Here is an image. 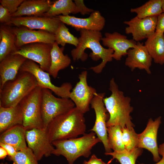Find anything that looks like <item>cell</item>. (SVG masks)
Here are the masks:
<instances>
[{"label":"cell","mask_w":164,"mask_h":164,"mask_svg":"<svg viewBox=\"0 0 164 164\" xmlns=\"http://www.w3.org/2000/svg\"><path fill=\"white\" fill-rule=\"evenodd\" d=\"M56 17L61 22L71 26L77 30L85 29L100 32L104 28L105 23V18L98 11H94L87 18L70 15H60Z\"/></svg>","instance_id":"2e32d148"},{"label":"cell","mask_w":164,"mask_h":164,"mask_svg":"<svg viewBox=\"0 0 164 164\" xmlns=\"http://www.w3.org/2000/svg\"><path fill=\"white\" fill-rule=\"evenodd\" d=\"M26 130L22 125L14 126L1 134L0 143L13 146L17 151L28 147L26 140Z\"/></svg>","instance_id":"603a6c76"},{"label":"cell","mask_w":164,"mask_h":164,"mask_svg":"<svg viewBox=\"0 0 164 164\" xmlns=\"http://www.w3.org/2000/svg\"><path fill=\"white\" fill-rule=\"evenodd\" d=\"M80 31L78 44L71 51L73 60L74 61L80 60L82 61L86 60L88 55L85 50L86 49H90L92 52L89 56L93 60L97 61L100 59H102L100 64L91 67L90 69L96 73H100L107 63L112 61L114 50L109 48H104L101 44L100 41L103 37L100 32L85 29H81Z\"/></svg>","instance_id":"6da1fadb"},{"label":"cell","mask_w":164,"mask_h":164,"mask_svg":"<svg viewBox=\"0 0 164 164\" xmlns=\"http://www.w3.org/2000/svg\"><path fill=\"white\" fill-rule=\"evenodd\" d=\"M16 36L11 26L1 24L0 26V61L17 50Z\"/></svg>","instance_id":"d4e9b609"},{"label":"cell","mask_w":164,"mask_h":164,"mask_svg":"<svg viewBox=\"0 0 164 164\" xmlns=\"http://www.w3.org/2000/svg\"><path fill=\"white\" fill-rule=\"evenodd\" d=\"M37 80L31 73L19 71L13 80L6 82L0 89V106H15L37 86Z\"/></svg>","instance_id":"5b68a950"},{"label":"cell","mask_w":164,"mask_h":164,"mask_svg":"<svg viewBox=\"0 0 164 164\" xmlns=\"http://www.w3.org/2000/svg\"><path fill=\"white\" fill-rule=\"evenodd\" d=\"M12 15L8 10L0 5V22L1 24L11 26Z\"/></svg>","instance_id":"e575fe53"},{"label":"cell","mask_w":164,"mask_h":164,"mask_svg":"<svg viewBox=\"0 0 164 164\" xmlns=\"http://www.w3.org/2000/svg\"><path fill=\"white\" fill-rule=\"evenodd\" d=\"M161 123L160 117L154 121L150 118L145 129L138 134L137 147L146 149L151 152L153 156V160L156 162L161 159L157 142L158 131Z\"/></svg>","instance_id":"e0dca14e"},{"label":"cell","mask_w":164,"mask_h":164,"mask_svg":"<svg viewBox=\"0 0 164 164\" xmlns=\"http://www.w3.org/2000/svg\"><path fill=\"white\" fill-rule=\"evenodd\" d=\"M84 114L75 107L52 120L47 128L51 143L84 134L86 126Z\"/></svg>","instance_id":"7a4b0ae2"},{"label":"cell","mask_w":164,"mask_h":164,"mask_svg":"<svg viewBox=\"0 0 164 164\" xmlns=\"http://www.w3.org/2000/svg\"><path fill=\"white\" fill-rule=\"evenodd\" d=\"M109 89L111 93V95L103 99L109 115L106 123L107 127L119 125L122 128H133L134 125L130 115L133 110L130 105L131 98L125 96L123 92L119 89L114 78L110 81Z\"/></svg>","instance_id":"3957f363"},{"label":"cell","mask_w":164,"mask_h":164,"mask_svg":"<svg viewBox=\"0 0 164 164\" xmlns=\"http://www.w3.org/2000/svg\"><path fill=\"white\" fill-rule=\"evenodd\" d=\"M162 0H150L139 7L131 8L130 12L136 13L140 18L157 17L162 13Z\"/></svg>","instance_id":"83f0119b"},{"label":"cell","mask_w":164,"mask_h":164,"mask_svg":"<svg viewBox=\"0 0 164 164\" xmlns=\"http://www.w3.org/2000/svg\"><path fill=\"white\" fill-rule=\"evenodd\" d=\"M12 29L16 36L17 50L28 44L43 43L53 44L55 42V35L47 31L35 30L23 26H14Z\"/></svg>","instance_id":"9a60e30c"},{"label":"cell","mask_w":164,"mask_h":164,"mask_svg":"<svg viewBox=\"0 0 164 164\" xmlns=\"http://www.w3.org/2000/svg\"><path fill=\"white\" fill-rule=\"evenodd\" d=\"M24 0H0V4L6 9L11 15L15 12Z\"/></svg>","instance_id":"836d02e7"},{"label":"cell","mask_w":164,"mask_h":164,"mask_svg":"<svg viewBox=\"0 0 164 164\" xmlns=\"http://www.w3.org/2000/svg\"><path fill=\"white\" fill-rule=\"evenodd\" d=\"M122 140L125 149L130 151L137 147L138 134L136 133L133 128H122Z\"/></svg>","instance_id":"d6a6232c"},{"label":"cell","mask_w":164,"mask_h":164,"mask_svg":"<svg viewBox=\"0 0 164 164\" xmlns=\"http://www.w3.org/2000/svg\"><path fill=\"white\" fill-rule=\"evenodd\" d=\"M64 47H60L55 42L51 51V63L48 72L50 75L56 78L59 71L68 67L71 60L68 55L63 53Z\"/></svg>","instance_id":"cb8c5ba5"},{"label":"cell","mask_w":164,"mask_h":164,"mask_svg":"<svg viewBox=\"0 0 164 164\" xmlns=\"http://www.w3.org/2000/svg\"><path fill=\"white\" fill-rule=\"evenodd\" d=\"M23 122V113L19 104L14 106L5 108L0 106V133Z\"/></svg>","instance_id":"7402d4cb"},{"label":"cell","mask_w":164,"mask_h":164,"mask_svg":"<svg viewBox=\"0 0 164 164\" xmlns=\"http://www.w3.org/2000/svg\"><path fill=\"white\" fill-rule=\"evenodd\" d=\"M113 159H112L106 163L101 159L98 158L95 155L93 154L88 161H84L82 164H109L111 163Z\"/></svg>","instance_id":"74e56055"},{"label":"cell","mask_w":164,"mask_h":164,"mask_svg":"<svg viewBox=\"0 0 164 164\" xmlns=\"http://www.w3.org/2000/svg\"><path fill=\"white\" fill-rule=\"evenodd\" d=\"M155 32L163 34L164 33V13L157 16V21Z\"/></svg>","instance_id":"8d00e7d4"},{"label":"cell","mask_w":164,"mask_h":164,"mask_svg":"<svg viewBox=\"0 0 164 164\" xmlns=\"http://www.w3.org/2000/svg\"><path fill=\"white\" fill-rule=\"evenodd\" d=\"M162 12L164 13V0H162Z\"/></svg>","instance_id":"7bdbcfd3"},{"label":"cell","mask_w":164,"mask_h":164,"mask_svg":"<svg viewBox=\"0 0 164 164\" xmlns=\"http://www.w3.org/2000/svg\"><path fill=\"white\" fill-rule=\"evenodd\" d=\"M109 146L114 151L125 149L122 139V128L119 125L109 126L107 128Z\"/></svg>","instance_id":"f546056e"},{"label":"cell","mask_w":164,"mask_h":164,"mask_svg":"<svg viewBox=\"0 0 164 164\" xmlns=\"http://www.w3.org/2000/svg\"><path fill=\"white\" fill-rule=\"evenodd\" d=\"M101 40L104 46L114 50L113 58L117 60L127 55L128 50L134 47L137 43L133 39H128L126 36L116 32L105 33Z\"/></svg>","instance_id":"ac0fdd59"},{"label":"cell","mask_w":164,"mask_h":164,"mask_svg":"<svg viewBox=\"0 0 164 164\" xmlns=\"http://www.w3.org/2000/svg\"><path fill=\"white\" fill-rule=\"evenodd\" d=\"M61 22L56 16H23L12 18V25L47 31L55 34Z\"/></svg>","instance_id":"5bb4252c"},{"label":"cell","mask_w":164,"mask_h":164,"mask_svg":"<svg viewBox=\"0 0 164 164\" xmlns=\"http://www.w3.org/2000/svg\"><path fill=\"white\" fill-rule=\"evenodd\" d=\"M144 45L154 62L164 63V34L155 32L147 39Z\"/></svg>","instance_id":"484cf974"},{"label":"cell","mask_w":164,"mask_h":164,"mask_svg":"<svg viewBox=\"0 0 164 164\" xmlns=\"http://www.w3.org/2000/svg\"><path fill=\"white\" fill-rule=\"evenodd\" d=\"M27 59L20 55L11 54L0 61V89L6 82L16 77Z\"/></svg>","instance_id":"ffe728a7"},{"label":"cell","mask_w":164,"mask_h":164,"mask_svg":"<svg viewBox=\"0 0 164 164\" xmlns=\"http://www.w3.org/2000/svg\"><path fill=\"white\" fill-rule=\"evenodd\" d=\"M155 164H164V158H162L158 162Z\"/></svg>","instance_id":"b9f144b4"},{"label":"cell","mask_w":164,"mask_h":164,"mask_svg":"<svg viewBox=\"0 0 164 164\" xmlns=\"http://www.w3.org/2000/svg\"><path fill=\"white\" fill-rule=\"evenodd\" d=\"M127 56L125 64L132 71L138 68L145 70L148 74L151 73L152 59L142 43L137 42L134 47L128 50Z\"/></svg>","instance_id":"d6986e66"},{"label":"cell","mask_w":164,"mask_h":164,"mask_svg":"<svg viewBox=\"0 0 164 164\" xmlns=\"http://www.w3.org/2000/svg\"><path fill=\"white\" fill-rule=\"evenodd\" d=\"M8 155V154L6 150L2 147H0V159H4Z\"/></svg>","instance_id":"ab89813d"},{"label":"cell","mask_w":164,"mask_h":164,"mask_svg":"<svg viewBox=\"0 0 164 164\" xmlns=\"http://www.w3.org/2000/svg\"><path fill=\"white\" fill-rule=\"evenodd\" d=\"M104 93H96L91 101V108L94 111L96 118L94 124L90 130L94 132L104 146L105 152H111L108 141L107 122L108 119V111L103 102Z\"/></svg>","instance_id":"9c48e42d"},{"label":"cell","mask_w":164,"mask_h":164,"mask_svg":"<svg viewBox=\"0 0 164 164\" xmlns=\"http://www.w3.org/2000/svg\"><path fill=\"white\" fill-rule=\"evenodd\" d=\"M80 12L79 8L71 0H58L52 2L49 11L44 16L54 17L62 14L63 16L69 15Z\"/></svg>","instance_id":"4316f807"},{"label":"cell","mask_w":164,"mask_h":164,"mask_svg":"<svg viewBox=\"0 0 164 164\" xmlns=\"http://www.w3.org/2000/svg\"><path fill=\"white\" fill-rule=\"evenodd\" d=\"M0 164H8V163L7 162L4 163L3 162H1L0 163Z\"/></svg>","instance_id":"ee69618b"},{"label":"cell","mask_w":164,"mask_h":164,"mask_svg":"<svg viewBox=\"0 0 164 164\" xmlns=\"http://www.w3.org/2000/svg\"><path fill=\"white\" fill-rule=\"evenodd\" d=\"M75 105L69 98L57 97L47 89H42L41 113L43 128L56 117L74 108Z\"/></svg>","instance_id":"52a82bcc"},{"label":"cell","mask_w":164,"mask_h":164,"mask_svg":"<svg viewBox=\"0 0 164 164\" xmlns=\"http://www.w3.org/2000/svg\"><path fill=\"white\" fill-rule=\"evenodd\" d=\"M74 2L79 8L80 13L82 15L91 14L94 11L93 9L87 7L85 5L83 0H75Z\"/></svg>","instance_id":"d590c367"},{"label":"cell","mask_w":164,"mask_h":164,"mask_svg":"<svg viewBox=\"0 0 164 164\" xmlns=\"http://www.w3.org/2000/svg\"><path fill=\"white\" fill-rule=\"evenodd\" d=\"M42 90L37 86L19 103L23 113L22 125L26 130L43 128L41 113Z\"/></svg>","instance_id":"8992f818"},{"label":"cell","mask_w":164,"mask_h":164,"mask_svg":"<svg viewBox=\"0 0 164 164\" xmlns=\"http://www.w3.org/2000/svg\"><path fill=\"white\" fill-rule=\"evenodd\" d=\"M55 35V42L62 47H64L66 44L68 43L76 47L78 44V38L71 34L68 28L62 22L60 24Z\"/></svg>","instance_id":"4dcf8cb0"},{"label":"cell","mask_w":164,"mask_h":164,"mask_svg":"<svg viewBox=\"0 0 164 164\" xmlns=\"http://www.w3.org/2000/svg\"><path fill=\"white\" fill-rule=\"evenodd\" d=\"M96 135L94 132H91L79 138L53 141L52 143L55 148L52 154L63 155L68 164H73L79 157H88L93 147L101 142Z\"/></svg>","instance_id":"277c9868"},{"label":"cell","mask_w":164,"mask_h":164,"mask_svg":"<svg viewBox=\"0 0 164 164\" xmlns=\"http://www.w3.org/2000/svg\"><path fill=\"white\" fill-rule=\"evenodd\" d=\"M19 71L26 72L32 74L36 79L38 86L42 89H47L62 98H69L72 85L69 82L63 83L60 87L55 85L51 81L50 75L42 70L39 65L27 59L21 67Z\"/></svg>","instance_id":"ba28073f"},{"label":"cell","mask_w":164,"mask_h":164,"mask_svg":"<svg viewBox=\"0 0 164 164\" xmlns=\"http://www.w3.org/2000/svg\"><path fill=\"white\" fill-rule=\"evenodd\" d=\"M14 164H39L32 151L28 147L18 151L12 157H9Z\"/></svg>","instance_id":"1f68e13d"},{"label":"cell","mask_w":164,"mask_h":164,"mask_svg":"<svg viewBox=\"0 0 164 164\" xmlns=\"http://www.w3.org/2000/svg\"><path fill=\"white\" fill-rule=\"evenodd\" d=\"M159 154L164 158V142L159 145L158 148Z\"/></svg>","instance_id":"60d3db41"},{"label":"cell","mask_w":164,"mask_h":164,"mask_svg":"<svg viewBox=\"0 0 164 164\" xmlns=\"http://www.w3.org/2000/svg\"><path fill=\"white\" fill-rule=\"evenodd\" d=\"M157 21V16L140 18L136 16L124 22L128 26L125 28V32L131 34L132 39L136 42H140L155 32Z\"/></svg>","instance_id":"4fadbf2b"},{"label":"cell","mask_w":164,"mask_h":164,"mask_svg":"<svg viewBox=\"0 0 164 164\" xmlns=\"http://www.w3.org/2000/svg\"><path fill=\"white\" fill-rule=\"evenodd\" d=\"M142 152V148L136 147L130 151L125 149L105 153V154L112 156L113 159H117L121 164H135L137 159Z\"/></svg>","instance_id":"f1b7e54d"},{"label":"cell","mask_w":164,"mask_h":164,"mask_svg":"<svg viewBox=\"0 0 164 164\" xmlns=\"http://www.w3.org/2000/svg\"><path fill=\"white\" fill-rule=\"evenodd\" d=\"M53 44L36 43L24 45L12 54H18L39 64L43 70L48 72L51 65Z\"/></svg>","instance_id":"8fae6325"},{"label":"cell","mask_w":164,"mask_h":164,"mask_svg":"<svg viewBox=\"0 0 164 164\" xmlns=\"http://www.w3.org/2000/svg\"><path fill=\"white\" fill-rule=\"evenodd\" d=\"M52 3L48 0H24L12 17L44 16Z\"/></svg>","instance_id":"44dd1931"},{"label":"cell","mask_w":164,"mask_h":164,"mask_svg":"<svg viewBox=\"0 0 164 164\" xmlns=\"http://www.w3.org/2000/svg\"><path fill=\"white\" fill-rule=\"evenodd\" d=\"M87 75L86 71L82 72L79 75V81L72 89L69 97L75 107L84 114L89 111L91 101L97 93L94 88L88 86Z\"/></svg>","instance_id":"7c38bea8"},{"label":"cell","mask_w":164,"mask_h":164,"mask_svg":"<svg viewBox=\"0 0 164 164\" xmlns=\"http://www.w3.org/2000/svg\"><path fill=\"white\" fill-rule=\"evenodd\" d=\"M26 140L28 147L32 151L38 161L43 156H50L55 148L50 141L47 128L26 130Z\"/></svg>","instance_id":"30bf717a"},{"label":"cell","mask_w":164,"mask_h":164,"mask_svg":"<svg viewBox=\"0 0 164 164\" xmlns=\"http://www.w3.org/2000/svg\"><path fill=\"white\" fill-rule=\"evenodd\" d=\"M0 146L5 149L7 151L9 157L14 156L18 152L15 148L12 145L5 143H0Z\"/></svg>","instance_id":"f35d334b"}]
</instances>
